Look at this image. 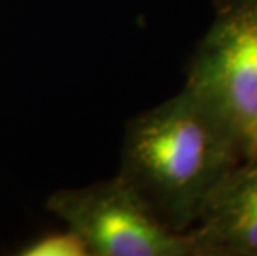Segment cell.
Here are the masks:
<instances>
[{
  "label": "cell",
  "mask_w": 257,
  "mask_h": 256,
  "mask_svg": "<svg viewBox=\"0 0 257 256\" xmlns=\"http://www.w3.org/2000/svg\"><path fill=\"white\" fill-rule=\"evenodd\" d=\"M20 256H88L85 243L72 230L48 233L17 251Z\"/></svg>",
  "instance_id": "5"
},
{
  "label": "cell",
  "mask_w": 257,
  "mask_h": 256,
  "mask_svg": "<svg viewBox=\"0 0 257 256\" xmlns=\"http://www.w3.org/2000/svg\"><path fill=\"white\" fill-rule=\"evenodd\" d=\"M247 153L214 107L188 87L131 118L116 175L163 225L191 230Z\"/></svg>",
  "instance_id": "1"
},
{
  "label": "cell",
  "mask_w": 257,
  "mask_h": 256,
  "mask_svg": "<svg viewBox=\"0 0 257 256\" xmlns=\"http://www.w3.org/2000/svg\"><path fill=\"white\" fill-rule=\"evenodd\" d=\"M249 158H257V148H255V151H254V155H252V156H249Z\"/></svg>",
  "instance_id": "6"
},
{
  "label": "cell",
  "mask_w": 257,
  "mask_h": 256,
  "mask_svg": "<svg viewBox=\"0 0 257 256\" xmlns=\"http://www.w3.org/2000/svg\"><path fill=\"white\" fill-rule=\"evenodd\" d=\"M198 256H257V158H245L191 228Z\"/></svg>",
  "instance_id": "4"
},
{
  "label": "cell",
  "mask_w": 257,
  "mask_h": 256,
  "mask_svg": "<svg viewBox=\"0 0 257 256\" xmlns=\"http://www.w3.org/2000/svg\"><path fill=\"white\" fill-rule=\"evenodd\" d=\"M47 208L81 238L88 256H198L191 231L166 228L118 175L58 190Z\"/></svg>",
  "instance_id": "3"
},
{
  "label": "cell",
  "mask_w": 257,
  "mask_h": 256,
  "mask_svg": "<svg viewBox=\"0 0 257 256\" xmlns=\"http://www.w3.org/2000/svg\"><path fill=\"white\" fill-rule=\"evenodd\" d=\"M214 19L189 58L186 83L257 148V0H216Z\"/></svg>",
  "instance_id": "2"
}]
</instances>
